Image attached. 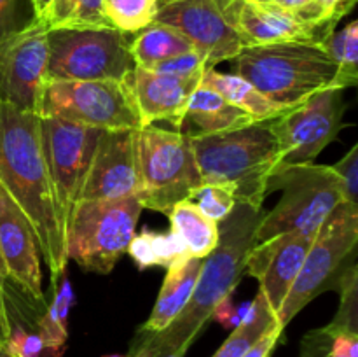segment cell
Instances as JSON below:
<instances>
[{
	"label": "cell",
	"mask_w": 358,
	"mask_h": 357,
	"mask_svg": "<svg viewBox=\"0 0 358 357\" xmlns=\"http://www.w3.org/2000/svg\"><path fill=\"white\" fill-rule=\"evenodd\" d=\"M262 205L236 202L219 224V241L203 259L201 272L184 310L168 328L154 335H135L128 357H184L212 321L213 308L233 294L245 273V262L255 245V233L264 217Z\"/></svg>",
	"instance_id": "obj_1"
},
{
	"label": "cell",
	"mask_w": 358,
	"mask_h": 357,
	"mask_svg": "<svg viewBox=\"0 0 358 357\" xmlns=\"http://www.w3.org/2000/svg\"><path fill=\"white\" fill-rule=\"evenodd\" d=\"M0 186L30 220L52 287L66 272L65 230L42 150L41 115L0 102Z\"/></svg>",
	"instance_id": "obj_2"
},
{
	"label": "cell",
	"mask_w": 358,
	"mask_h": 357,
	"mask_svg": "<svg viewBox=\"0 0 358 357\" xmlns=\"http://www.w3.org/2000/svg\"><path fill=\"white\" fill-rule=\"evenodd\" d=\"M203 182H222L236 189L238 202L262 205L268 181L280 163V147L269 121L189 139Z\"/></svg>",
	"instance_id": "obj_3"
},
{
	"label": "cell",
	"mask_w": 358,
	"mask_h": 357,
	"mask_svg": "<svg viewBox=\"0 0 358 357\" xmlns=\"http://www.w3.org/2000/svg\"><path fill=\"white\" fill-rule=\"evenodd\" d=\"M234 72L283 111L334 88L338 65L318 42L247 46L234 56Z\"/></svg>",
	"instance_id": "obj_4"
},
{
	"label": "cell",
	"mask_w": 358,
	"mask_h": 357,
	"mask_svg": "<svg viewBox=\"0 0 358 357\" xmlns=\"http://www.w3.org/2000/svg\"><path fill=\"white\" fill-rule=\"evenodd\" d=\"M271 191H282V198L262 217L255 245L287 233H318L332 210L346 202L341 181L327 164L276 168L268 181V192Z\"/></svg>",
	"instance_id": "obj_5"
},
{
	"label": "cell",
	"mask_w": 358,
	"mask_h": 357,
	"mask_svg": "<svg viewBox=\"0 0 358 357\" xmlns=\"http://www.w3.org/2000/svg\"><path fill=\"white\" fill-rule=\"evenodd\" d=\"M142 210L138 196L79 202L66 227V259L86 272L110 273L128 252Z\"/></svg>",
	"instance_id": "obj_6"
},
{
	"label": "cell",
	"mask_w": 358,
	"mask_h": 357,
	"mask_svg": "<svg viewBox=\"0 0 358 357\" xmlns=\"http://www.w3.org/2000/svg\"><path fill=\"white\" fill-rule=\"evenodd\" d=\"M143 209L168 214L173 205L189 198L203 184L189 139L175 130L147 125L136 130Z\"/></svg>",
	"instance_id": "obj_7"
},
{
	"label": "cell",
	"mask_w": 358,
	"mask_h": 357,
	"mask_svg": "<svg viewBox=\"0 0 358 357\" xmlns=\"http://www.w3.org/2000/svg\"><path fill=\"white\" fill-rule=\"evenodd\" d=\"M131 35L115 28H51L48 80H124L135 69Z\"/></svg>",
	"instance_id": "obj_8"
},
{
	"label": "cell",
	"mask_w": 358,
	"mask_h": 357,
	"mask_svg": "<svg viewBox=\"0 0 358 357\" xmlns=\"http://www.w3.org/2000/svg\"><path fill=\"white\" fill-rule=\"evenodd\" d=\"M358 241V205L339 203L318 230L303 266L278 310L283 329L324 290L334 287L339 273L355 252Z\"/></svg>",
	"instance_id": "obj_9"
},
{
	"label": "cell",
	"mask_w": 358,
	"mask_h": 357,
	"mask_svg": "<svg viewBox=\"0 0 358 357\" xmlns=\"http://www.w3.org/2000/svg\"><path fill=\"white\" fill-rule=\"evenodd\" d=\"M41 118L96 130H140L138 108L124 80H48Z\"/></svg>",
	"instance_id": "obj_10"
},
{
	"label": "cell",
	"mask_w": 358,
	"mask_h": 357,
	"mask_svg": "<svg viewBox=\"0 0 358 357\" xmlns=\"http://www.w3.org/2000/svg\"><path fill=\"white\" fill-rule=\"evenodd\" d=\"M41 135L48 177L66 238V227L80 202L100 130L41 118Z\"/></svg>",
	"instance_id": "obj_11"
},
{
	"label": "cell",
	"mask_w": 358,
	"mask_h": 357,
	"mask_svg": "<svg viewBox=\"0 0 358 357\" xmlns=\"http://www.w3.org/2000/svg\"><path fill=\"white\" fill-rule=\"evenodd\" d=\"M339 88H327L278 118L271 119L280 147V167L313 163L343 128L345 98Z\"/></svg>",
	"instance_id": "obj_12"
},
{
	"label": "cell",
	"mask_w": 358,
	"mask_h": 357,
	"mask_svg": "<svg viewBox=\"0 0 358 357\" xmlns=\"http://www.w3.org/2000/svg\"><path fill=\"white\" fill-rule=\"evenodd\" d=\"M154 21L187 37L205 56L206 69L233 59L245 48L226 0H161Z\"/></svg>",
	"instance_id": "obj_13"
},
{
	"label": "cell",
	"mask_w": 358,
	"mask_h": 357,
	"mask_svg": "<svg viewBox=\"0 0 358 357\" xmlns=\"http://www.w3.org/2000/svg\"><path fill=\"white\" fill-rule=\"evenodd\" d=\"M48 30L34 21L0 42V102L37 115L48 84Z\"/></svg>",
	"instance_id": "obj_14"
},
{
	"label": "cell",
	"mask_w": 358,
	"mask_h": 357,
	"mask_svg": "<svg viewBox=\"0 0 358 357\" xmlns=\"http://www.w3.org/2000/svg\"><path fill=\"white\" fill-rule=\"evenodd\" d=\"M142 191L136 130H100L83 200H121Z\"/></svg>",
	"instance_id": "obj_15"
},
{
	"label": "cell",
	"mask_w": 358,
	"mask_h": 357,
	"mask_svg": "<svg viewBox=\"0 0 358 357\" xmlns=\"http://www.w3.org/2000/svg\"><path fill=\"white\" fill-rule=\"evenodd\" d=\"M0 255L13 280L38 307L45 308L41 259L35 233L20 206L0 186Z\"/></svg>",
	"instance_id": "obj_16"
},
{
	"label": "cell",
	"mask_w": 358,
	"mask_h": 357,
	"mask_svg": "<svg viewBox=\"0 0 358 357\" xmlns=\"http://www.w3.org/2000/svg\"><path fill=\"white\" fill-rule=\"evenodd\" d=\"M317 233H287L254 245L245 272L261 282L269 307L278 314Z\"/></svg>",
	"instance_id": "obj_17"
},
{
	"label": "cell",
	"mask_w": 358,
	"mask_h": 357,
	"mask_svg": "<svg viewBox=\"0 0 358 357\" xmlns=\"http://www.w3.org/2000/svg\"><path fill=\"white\" fill-rule=\"evenodd\" d=\"M199 83L201 77L170 76L142 66H135L124 77V84L131 91L138 108L142 126L168 121L175 130L180 126L189 98Z\"/></svg>",
	"instance_id": "obj_18"
},
{
	"label": "cell",
	"mask_w": 358,
	"mask_h": 357,
	"mask_svg": "<svg viewBox=\"0 0 358 357\" xmlns=\"http://www.w3.org/2000/svg\"><path fill=\"white\" fill-rule=\"evenodd\" d=\"M234 21L247 46H266L276 42H318L317 31L301 21L296 13L255 0H243L234 7Z\"/></svg>",
	"instance_id": "obj_19"
},
{
	"label": "cell",
	"mask_w": 358,
	"mask_h": 357,
	"mask_svg": "<svg viewBox=\"0 0 358 357\" xmlns=\"http://www.w3.org/2000/svg\"><path fill=\"white\" fill-rule=\"evenodd\" d=\"M252 122H255V119L250 114L226 100L213 88L199 83L189 98L177 132L185 139H198L243 128Z\"/></svg>",
	"instance_id": "obj_20"
},
{
	"label": "cell",
	"mask_w": 358,
	"mask_h": 357,
	"mask_svg": "<svg viewBox=\"0 0 358 357\" xmlns=\"http://www.w3.org/2000/svg\"><path fill=\"white\" fill-rule=\"evenodd\" d=\"M201 266L203 259L191 258V255H184L168 266L156 304H154L149 318L140 326L135 335H154L171 324V321L187 304L196 282H198Z\"/></svg>",
	"instance_id": "obj_21"
},
{
	"label": "cell",
	"mask_w": 358,
	"mask_h": 357,
	"mask_svg": "<svg viewBox=\"0 0 358 357\" xmlns=\"http://www.w3.org/2000/svg\"><path fill=\"white\" fill-rule=\"evenodd\" d=\"M194 46L187 37L168 24L156 23L145 27L143 30L131 35L129 52L135 66L152 70L157 63L175 58L178 55L192 51Z\"/></svg>",
	"instance_id": "obj_22"
},
{
	"label": "cell",
	"mask_w": 358,
	"mask_h": 357,
	"mask_svg": "<svg viewBox=\"0 0 358 357\" xmlns=\"http://www.w3.org/2000/svg\"><path fill=\"white\" fill-rule=\"evenodd\" d=\"M170 230L182 238L191 258L205 259L213 252L219 241V224L208 219L189 200L178 202L166 214Z\"/></svg>",
	"instance_id": "obj_23"
},
{
	"label": "cell",
	"mask_w": 358,
	"mask_h": 357,
	"mask_svg": "<svg viewBox=\"0 0 358 357\" xmlns=\"http://www.w3.org/2000/svg\"><path fill=\"white\" fill-rule=\"evenodd\" d=\"M201 83L213 88L226 100L250 114L255 121H269L285 112L282 107L268 100L254 84L236 74H222L217 72L215 69H208L203 74Z\"/></svg>",
	"instance_id": "obj_24"
},
{
	"label": "cell",
	"mask_w": 358,
	"mask_h": 357,
	"mask_svg": "<svg viewBox=\"0 0 358 357\" xmlns=\"http://www.w3.org/2000/svg\"><path fill=\"white\" fill-rule=\"evenodd\" d=\"M278 324L276 312L269 307L264 293L259 289L257 296L250 301V308L241 324L233 329L229 338L213 354V357H241L261 336Z\"/></svg>",
	"instance_id": "obj_25"
},
{
	"label": "cell",
	"mask_w": 358,
	"mask_h": 357,
	"mask_svg": "<svg viewBox=\"0 0 358 357\" xmlns=\"http://www.w3.org/2000/svg\"><path fill=\"white\" fill-rule=\"evenodd\" d=\"M72 304L73 289L65 272L62 275L59 289L56 290L52 301L45 307L37 321V331L44 343V352H48L51 357H62L63 350H65L66 338H69L66 321H69Z\"/></svg>",
	"instance_id": "obj_26"
},
{
	"label": "cell",
	"mask_w": 358,
	"mask_h": 357,
	"mask_svg": "<svg viewBox=\"0 0 358 357\" xmlns=\"http://www.w3.org/2000/svg\"><path fill=\"white\" fill-rule=\"evenodd\" d=\"M299 357H358V332L331 321L304 335Z\"/></svg>",
	"instance_id": "obj_27"
},
{
	"label": "cell",
	"mask_w": 358,
	"mask_h": 357,
	"mask_svg": "<svg viewBox=\"0 0 358 357\" xmlns=\"http://www.w3.org/2000/svg\"><path fill=\"white\" fill-rule=\"evenodd\" d=\"M48 28H112L103 16V0H52Z\"/></svg>",
	"instance_id": "obj_28"
},
{
	"label": "cell",
	"mask_w": 358,
	"mask_h": 357,
	"mask_svg": "<svg viewBox=\"0 0 358 357\" xmlns=\"http://www.w3.org/2000/svg\"><path fill=\"white\" fill-rule=\"evenodd\" d=\"M322 46L338 65L334 88L346 90L355 86L358 80V21L348 23L341 31H332Z\"/></svg>",
	"instance_id": "obj_29"
},
{
	"label": "cell",
	"mask_w": 358,
	"mask_h": 357,
	"mask_svg": "<svg viewBox=\"0 0 358 357\" xmlns=\"http://www.w3.org/2000/svg\"><path fill=\"white\" fill-rule=\"evenodd\" d=\"M159 0H103L107 23L122 34H136L154 23Z\"/></svg>",
	"instance_id": "obj_30"
},
{
	"label": "cell",
	"mask_w": 358,
	"mask_h": 357,
	"mask_svg": "<svg viewBox=\"0 0 358 357\" xmlns=\"http://www.w3.org/2000/svg\"><path fill=\"white\" fill-rule=\"evenodd\" d=\"M189 202L198 206L199 212L208 219L220 223L233 212L236 205V189L222 182H203L189 195Z\"/></svg>",
	"instance_id": "obj_31"
},
{
	"label": "cell",
	"mask_w": 358,
	"mask_h": 357,
	"mask_svg": "<svg viewBox=\"0 0 358 357\" xmlns=\"http://www.w3.org/2000/svg\"><path fill=\"white\" fill-rule=\"evenodd\" d=\"M339 293V308L332 322L358 332V273L355 261H350L334 282Z\"/></svg>",
	"instance_id": "obj_32"
},
{
	"label": "cell",
	"mask_w": 358,
	"mask_h": 357,
	"mask_svg": "<svg viewBox=\"0 0 358 357\" xmlns=\"http://www.w3.org/2000/svg\"><path fill=\"white\" fill-rule=\"evenodd\" d=\"M35 21L31 0H0V42Z\"/></svg>",
	"instance_id": "obj_33"
},
{
	"label": "cell",
	"mask_w": 358,
	"mask_h": 357,
	"mask_svg": "<svg viewBox=\"0 0 358 357\" xmlns=\"http://www.w3.org/2000/svg\"><path fill=\"white\" fill-rule=\"evenodd\" d=\"M152 70L178 77H203L205 70L208 69H206L205 56L196 51V49H192V51L184 52V55H178L175 58L157 63Z\"/></svg>",
	"instance_id": "obj_34"
},
{
	"label": "cell",
	"mask_w": 358,
	"mask_h": 357,
	"mask_svg": "<svg viewBox=\"0 0 358 357\" xmlns=\"http://www.w3.org/2000/svg\"><path fill=\"white\" fill-rule=\"evenodd\" d=\"M331 168L341 181L346 203L358 205V146H353L345 158L331 164Z\"/></svg>",
	"instance_id": "obj_35"
},
{
	"label": "cell",
	"mask_w": 358,
	"mask_h": 357,
	"mask_svg": "<svg viewBox=\"0 0 358 357\" xmlns=\"http://www.w3.org/2000/svg\"><path fill=\"white\" fill-rule=\"evenodd\" d=\"M154 252H156L157 266H164V268H168L177 259L189 255L182 238L171 230L168 233L154 231Z\"/></svg>",
	"instance_id": "obj_36"
},
{
	"label": "cell",
	"mask_w": 358,
	"mask_h": 357,
	"mask_svg": "<svg viewBox=\"0 0 358 357\" xmlns=\"http://www.w3.org/2000/svg\"><path fill=\"white\" fill-rule=\"evenodd\" d=\"M128 254L135 259L140 270L157 266L156 252H154V231L143 230L142 233L133 234L128 245Z\"/></svg>",
	"instance_id": "obj_37"
},
{
	"label": "cell",
	"mask_w": 358,
	"mask_h": 357,
	"mask_svg": "<svg viewBox=\"0 0 358 357\" xmlns=\"http://www.w3.org/2000/svg\"><path fill=\"white\" fill-rule=\"evenodd\" d=\"M248 308H250V301H245V303L234 304L233 303V294H227L226 298L219 301L215 308H213L212 318L219 321L224 328L234 329L241 324V321L247 315Z\"/></svg>",
	"instance_id": "obj_38"
},
{
	"label": "cell",
	"mask_w": 358,
	"mask_h": 357,
	"mask_svg": "<svg viewBox=\"0 0 358 357\" xmlns=\"http://www.w3.org/2000/svg\"><path fill=\"white\" fill-rule=\"evenodd\" d=\"M282 326H275V328L269 329L264 336H261V338H259L241 357H271L273 350L276 349L278 342L282 340Z\"/></svg>",
	"instance_id": "obj_39"
},
{
	"label": "cell",
	"mask_w": 358,
	"mask_h": 357,
	"mask_svg": "<svg viewBox=\"0 0 358 357\" xmlns=\"http://www.w3.org/2000/svg\"><path fill=\"white\" fill-rule=\"evenodd\" d=\"M3 282L0 280V343H6L9 338V318L6 310V293H3Z\"/></svg>",
	"instance_id": "obj_40"
},
{
	"label": "cell",
	"mask_w": 358,
	"mask_h": 357,
	"mask_svg": "<svg viewBox=\"0 0 358 357\" xmlns=\"http://www.w3.org/2000/svg\"><path fill=\"white\" fill-rule=\"evenodd\" d=\"M51 4H52V0H31V7H34L35 21H41V23H44L45 14H48Z\"/></svg>",
	"instance_id": "obj_41"
},
{
	"label": "cell",
	"mask_w": 358,
	"mask_h": 357,
	"mask_svg": "<svg viewBox=\"0 0 358 357\" xmlns=\"http://www.w3.org/2000/svg\"><path fill=\"white\" fill-rule=\"evenodd\" d=\"M315 0H278V6L285 7V9L292 10V13H296V10L303 9V7L310 6V4H313Z\"/></svg>",
	"instance_id": "obj_42"
},
{
	"label": "cell",
	"mask_w": 358,
	"mask_h": 357,
	"mask_svg": "<svg viewBox=\"0 0 358 357\" xmlns=\"http://www.w3.org/2000/svg\"><path fill=\"white\" fill-rule=\"evenodd\" d=\"M0 357H17L6 343H0Z\"/></svg>",
	"instance_id": "obj_43"
},
{
	"label": "cell",
	"mask_w": 358,
	"mask_h": 357,
	"mask_svg": "<svg viewBox=\"0 0 358 357\" xmlns=\"http://www.w3.org/2000/svg\"><path fill=\"white\" fill-rule=\"evenodd\" d=\"M6 279H7V270L6 266H3L2 255H0V280H6Z\"/></svg>",
	"instance_id": "obj_44"
},
{
	"label": "cell",
	"mask_w": 358,
	"mask_h": 357,
	"mask_svg": "<svg viewBox=\"0 0 358 357\" xmlns=\"http://www.w3.org/2000/svg\"><path fill=\"white\" fill-rule=\"evenodd\" d=\"M255 2H262V4H276L278 0H255Z\"/></svg>",
	"instance_id": "obj_45"
},
{
	"label": "cell",
	"mask_w": 358,
	"mask_h": 357,
	"mask_svg": "<svg viewBox=\"0 0 358 357\" xmlns=\"http://www.w3.org/2000/svg\"><path fill=\"white\" fill-rule=\"evenodd\" d=\"M243 2V0H234V4H233V7H231V10H234V7L238 6V4H241ZM233 16H234V13H233Z\"/></svg>",
	"instance_id": "obj_46"
},
{
	"label": "cell",
	"mask_w": 358,
	"mask_h": 357,
	"mask_svg": "<svg viewBox=\"0 0 358 357\" xmlns=\"http://www.w3.org/2000/svg\"><path fill=\"white\" fill-rule=\"evenodd\" d=\"M103 357H128V356H119V354H108V356H103Z\"/></svg>",
	"instance_id": "obj_47"
},
{
	"label": "cell",
	"mask_w": 358,
	"mask_h": 357,
	"mask_svg": "<svg viewBox=\"0 0 358 357\" xmlns=\"http://www.w3.org/2000/svg\"><path fill=\"white\" fill-rule=\"evenodd\" d=\"M226 2H227V4H229V6H231V7H233V4H234V0H226ZM231 13H233V10H231Z\"/></svg>",
	"instance_id": "obj_48"
},
{
	"label": "cell",
	"mask_w": 358,
	"mask_h": 357,
	"mask_svg": "<svg viewBox=\"0 0 358 357\" xmlns=\"http://www.w3.org/2000/svg\"><path fill=\"white\" fill-rule=\"evenodd\" d=\"M170 357H175V356H170Z\"/></svg>",
	"instance_id": "obj_49"
},
{
	"label": "cell",
	"mask_w": 358,
	"mask_h": 357,
	"mask_svg": "<svg viewBox=\"0 0 358 357\" xmlns=\"http://www.w3.org/2000/svg\"><path fill=\"white\" fill-rule=\"evenodd\" d=\"M159 2H161V0H159Z\"/></svg>",
	"instance_id": "obj_50"
}]
</instances>
